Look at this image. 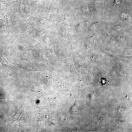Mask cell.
Segmentation results:
<instances>
[{"mask_svg": "<svg viewBox=\"0 0 132 132\" xmlns=\"http://www.w3.org/2000/svg\"><path fill=\"white\" fill-rule=\"evenodd\" d=\"M116 112L120 114H122L124 112V110L123 108L119 106L116 109Z\"/></svg>", "mask_w": 132, "mask_h": 132, "instance_id": "277c9868", "label": "cell"}, {"mask_svg": "<svg viewBox=\"0 0 132 132\" xmlns=\"http://www.w3.org/2000/svg\"><path fill=\"white\" fill-rule=\"evenodd\" d=\"M103 120V119L102 117L99 118L96 121V123L97 124H101L102 123Z\"/></svg>", "mask_w": 132, "mask_h": 132, "instance_id": "5b68a950", "label": "cell"}, {"mask_svg": "<svg viewBox=\"0 0 132 132\" xmlns=\"http://www.w3.org/2000/svg\"><path fill=\"white\" fill-rule=\"evenodd\" d=\"M92 93L93 95L95 97H98L99 94V92L97 91L93 90L92 91Z\"/></svg>", "mask_w": 132, "mask_h": 132, "instance_id": "8992f818", "label": "cell"}, {"mask_svg": "<svg viewBox=\"0 0 132 132\" xmlns=\"http://www.w3.org/2000/svg\"><path fill=\"white\" fill-rule=\"evenodd\" d=\"M69 111L71 113H74L77 112V107L75 103L69 109Z\"/></svg>", "mask_w": 132, "mask_h": 132, "instance_id": "3957f363", "label": "cell"}, {"mask_svg": "<svg viewBox=\"0 0 132 132\" xmlns=\"http://www.w3.org/2000/svg\"><path fill=\"white\" fill-rule=\"evenodd\" d=\"M27 101L24 100L14 114L8 120V124L9 127L11 128L14 122L18 120L24 111Z\"/></svg>", "mask_w": 132, "mask_h": 132, "instance_id": "6da1fadb", "label": "cell"}, {"mask_svg": "<svg viewBox=\"0 0 132 132\" xmlns=\"http://www.w3.org/2000/svg\"><path fill=\"white\" fill-rule=\"evenodd\" d=\"M6 96L4 94L0 92V100L2 99H6Z\"/></svg>", "mask_w": 132, "mask_h": 132, "instance_id": "52a82bcc", "label": "cell"}, {"mask_svg": "<svg viewBox=\"0 0 132 132\" xmlns=\"http://www.w3.org/2000/svg\"><path fill=\"white\" fill-rule=\"evenodd\" d=\"M4 115H2V116H0V119H1L2 118V117H3Z\"/></svg>", "mask_w": 132, "mask_h": 132, "instance_id": "9c48e42d", "label": "cell"}, {"mask_svg": "<svg viewBox=\"0 0 132 132\" xmlns=\"http://www.w3.org/2000/svg\"><path fill=\"white\" fill-rule=\"evenodd\" d=\"M28 116L27 114L23 111L21 117L19 120V130L24 129L28 123Z\"/></svg>", "mask_w": 132, "mask_h": 132, "instance_id": "7a4b0ae2", "label": "cell"}, {"mask_svg": "<svg viewBox=\"0 0 132 132\" xmlns=\"http://www.w3.org/2000/svg\"><path fill=\"white\" fill-rule=\"evenodd\" d=\"M121 121H117L116 122V123L118 125H120V124H121V123H122V122Z\"/></svg>", "mask_w": 132, "mask_h": 132, "instance_id": "ba28073f", "label": "cell"}]
</instances>
